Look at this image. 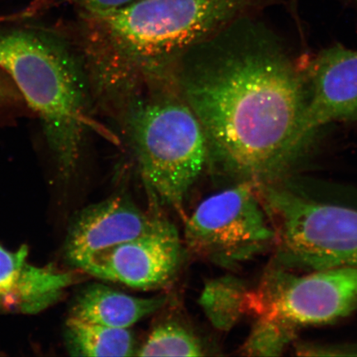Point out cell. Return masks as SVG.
Segmentation results:
<instances>
[{"label": "cell", "instance_id": "ac0fdd59", "mask_svg": "<svg viewBox=\"0 0 357 357\" xmlns=\"http://www.w3.org/2000/svg\"><path fill=\"white\" fill-rule=\"evenodd\" d=\"M357 351V345H354L348 347H342L341 349L339 348H333L331 347H305L303 346L300 350L302 352L303 355H337L339 351H341L342 354L339 355L344 354V352L348 351L349 354L347 355H349L351 351Z\"/></svg>", "mask_w": 357, "mask_h": 357}, {"label": "cell", "instance_id": "3957f363", "mask_svg": "<svg viewBox=\"0 0 357 357\" xmlns=\"http://www.w3.org/2000/svg\"><path fill=\"white\" fill-rule=\"evenodd\" d=\"M0 67L38 115L58 174L78 167L92 93L82 56L52 36L31 31L0 34Z\"/></svg>", "mask_w": 357, "mask_h": 357}, {"label": "cell", "instance_id": "5b68a950", "mask_svg": "<svg viewBox=\"0 0 357 357\" xmlns=\"http://www.w3.org/2000/svg\"><path fill=\"white\" fill-rule=\"evenodd\" d=\"M257 190L273 223L282 264L357 269V209L312 199L287 178Z\"/></svg>", "mask_w": 357, "mask_h": 357}, {"label": "cell", "instance_id": "ba28073f", "mask_svg": "<svg viewBox=\"0 0 357 357\" xmlns=\"http://www.w3.org/2000/svg\"><path fill=\"white\" fill-rule=\"evenodd\" d=\"M182 258L178 231L165 218L149 233L93 254L78 269L128 287L151 289L169 282Z\"/></svg>", "mask_w": 357, "mask_h": 357}, {"label": "cell", "instance_id": "9c48e42d", "mask_svg": "<svg viewBox=\"0 0 357 357\" xmlns=\"http://www.w3.org/2000/svg\"><path fill=\"white\" fill-rule=\"evenodd\" d=\"M165 218L146 212L125 196L102 201L80 212L66 235V260L75 268L102 250L127 242L158 227Z\"/></svg>", "mask_w": 357, "mask_h": 357}, {"label": "cell", "instance_id": "277c9868", "mask_svg": "<svg viewBox=\"0 0 357 357\" xmlns=\"http://www.w3.org/2000/svg\"><path fill=\"white\" fill-rule=\"evenodd\" d=\"M151 197L181 211L208 165L204 129L172 78L150 84L115 116Z\"/></svg>", "mask_w": 357, "mask_h": 357}, {"label": "cell", "instance_id": "4fadbf2b", "mask_svg": "<svg viewBox=\"0 0 357 357\" xmlns=\"http://www.w3.org/2000/svg\"><path fill=\"white\" fill-rule=\"evenodd\" d=\"M65 340L73 356H131L137 352L128 328L89 324L71 317L66 324Z\"/></svg>", "mask_w": 357, "mask_h": 357}, {"label": "cell", "instance_id": "6da1fadb", "mask_svg": "<svg viewBox=\"0 0 357 357\" xmlns=\"http://www.w3.org/2000/svg\"><path fill=\"white\" fill-rule=\"evenodd\" d=\"M172 79L204 129L208 167L234 184L283 180L312 140L305 67L250 15L192 47Z\"/></svg>", "mask_w": 357, "mask_h": 357}, {"label": "cell", "instance_id": "8fae6325", "mask_svg": "<svg viewBox=\"0 0 357 357\" xmlns=\"http://www.w3.org/2000/svg\"><path fill=\"white\" fill-rule=\"evenodd\" d=\"M29 248L16 251L0 245V314H39L54 305L74 283L71 272L29 261Z\"/></svg>", "mask_w": 357, "mask_h": 357}, {"label": "cell", "instance_id": "30bf717a", "mask_svg": "<svg viewBox=\"0 0 357 357\" xmlns=\"http://www.w3.org/2000/svg\"><path fill=\"white\" fill-rule=\"evenodd\" d=\"M305 131L311 139L326 124L357 120V50L326 49L305 66Z\"/></svg>", "mask_w": 357, "mask_h": 357}, {"label": "cell", "instance_id": "7c38bea8", "mask_svg": "<svg viewBox=\"0 0 357 357\" xmlns=\"http://www.w3.org/2000/svg\"><path fill=\"white\" fill-rule=\"evenodd\" d=\"M167 297L138 298L105 285H89L75 298L71 318L107 327L128 328L166 305Z\"/></svg>", "mask_w": 357, "mask_h": 357}, {"label": "cell", "instance_id": "2e32d148", "mask_svg": "<svg viewBox=\"0 0 357 357\" xmlns=\"http://www.w3.org/2000/svg\"><path fill=\"white\" fill-rule=\"evenodd\" d=\"M294 329L278 321L259 317L241 351L245 356H279L292 340Z\"/></svg>", "mask_w": 357, "mask_h": 357}, {"label": "cell", "instance_id": "9a60e30c", "mask_svg": "<svg viewBox=\"0 0 357 357\" xmlns=\"http://www.w3.org/2000/svg\"><path fill=\"white\" fill-rule=\"evenodd\" d=\"M204 349L198 338L182 326L160 324L137 348L138 356H202Z\"/></svg>", "mask_w": 357, "mask_h": 357}, {"label": "cell", "instance_id": "52a82bcc", "mask_svg": "<svg viewBox=\"0 0 357 357\" xmlns=\"http://www.w3.org/2000/svg\"><path fill=\"white\" fill-rule=\"evenodd\" d=\"M357 306V269L335 267L296 276L272 268L249 292L248 310L294 329L342 318Z\"/></svg>", "mask_w": 357, "mask_h": 357}, {"label": "cell", "instance_id": "e0dca14e", "mask_svg": "<svg viewBox=\"0 0 357 357\" xmlns=\"http://www.w3.org/2000/svg\"><path fill=\"white\" fill-rule=\"evenodd\" d=\"M84 13L96 15V13H107L119 10L138 1V0H75Z\"/></svg>", "mask_w": 357, "mask_h": 357}, {"label": "cell", "instance_id": "7a4b0ae2", "mask_svg": "<svg viewBox=\"0 0 357 357\" xmlns=\"http://www.w3.org/2000/svg\"><path fill=\"white\" fill-rule=\"evenodd\" d=\"M261 0H138L86 13L82 61L93 97L117 110L142 89L171 78L183 56Z\"/></svg>", "mask_w": 357, "mask_h": 357}, {"label": "cell", "instance_id": "8992f818", "mask_svg": "<svg viewBox=\"0 0 357 357\" xmlns=\"http://www.w3.org/2000/svg\"><path fill=\"white\" fill-rule=\"evenodd\" d=\"M275 239L273 227L250 183L234 184L209 196L186 220L190 251L223 267H234L263 251Z\"/></svg>", "mask_w": 357, "mask_h": 357}, {"label": "cell", "instance_id": "5bb4252c", "mask_svg": "<svg viewBox=\"0 0 357 357\" xmlns=\"http://www.w3.org/2000/svg\"><path fill=\"white\" fill-rule=\"evenodd\" d=\"M249 291L242 280L227 275L211 280L199 303L209 322L220 331H229L248 310Z\"/></svg>", "mask_w": 357, "mask_h": 357}]
</instances>
